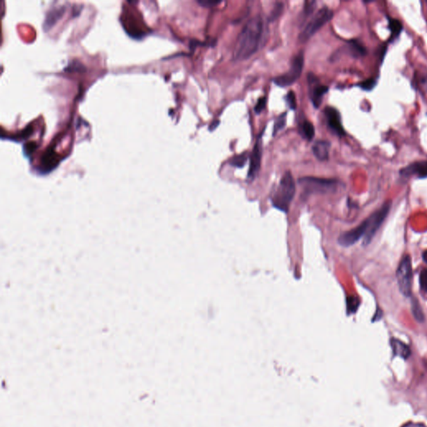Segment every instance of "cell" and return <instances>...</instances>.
Wrapping results in <instances>:
<instances>
[{"instance_id": "6da1fadb", "label": "cell", "mask_w": 427, "mask_h": 427, "mask_svg": "<svg viewBox=\"0 0 427 427\" xmlns=\"http://www.w3.org/2000/svg\"><path fill=\"white\" fill-rule=\"evenodd\" d=\"M265 34V22L261 16L256 15L247 22L239 35L234 50L236 61H245L259 50Z\"/></svg>"}, {"instance_id": "7a4b0ae2", "label": "cell", "mask_w": 427, "mask_h": 427, "mask_svg": "<svg viewBox=\"0 0 427 427\" xmlns=\"http://www.w3.org/2000/svg\"><path fill=\"white\" fill-rule=\"evenodd\" d=\"M296 194V183L292 174L287 171L282 176L280 183L271 197V202L274 207L278 210L287 213L290 209L291 202Z\"/></svg>"}, {"instance_id": "3957f363", "label": "cell", "mask_w": 427, "mask_h": 427, "mask_svg": "<svg viewBox=\"0 0 427 427\" xmlns=\"http://www.w3.org/2000/svg\"><path fill=\"white\" fill-rule=\"evenodd\" d=\"M299 183L308 194H326L338 189V181L330 179L304 177L300 179Z\"/></svg>"}, {"instance_id": "277c9868", "label": "cell", "mask_w": 427, "mask_h": 427, "mask_svg": "<svg viewBox=\"0 0 427 427\" xmlns=\"http://www.w3.org/2000/svg\"><path fill=\"white\" fill-rule=\"evenodd\" d=\"M333 18V11L325 6L320 8L309 20L306 26L303 29L299 36L302 42H306L318 30H320L325 24H327Z\"/></svg>"}, {"instance_id": "5b68a950", "label": "cell", "mask_w": 427, "mask_h": 427, "mask_svg": "<svg viewBox=\"0 0 427 427\" xmlns=\"http://www.w3.org/2000/svg\"><path fill=\"white\" fill-rule=\"evenodd\" d=\"M303 67H304V54L301 51L291 61L290 69L282 75L275 77L272 79L273 82L278 86H291L300 79L303 70Z\"/></svg>"}, {"instance_id": "8992f818", "label": "cell", "mask_w": 427, "mask_h": 427, "mask_svg": "<svg viewBox=\"0 0 427 427\" xmlns=\"http://www.w3.org/2000/svg\"><path fill=\"white\" fill-rule=\"evenodd\" d=\"M396 277L401 293L405 296H411L412 293V260L409 255L401 259L399 265Z\"/></svg>"}, {"instance_id": "52a82bcc", "label": "cell", "mask_w": 427, "mask_h": 427, "mask_svg": "<svg viewBox=\"0 0 427 427\" xmlns=\"http://www.w3.org/2000/svg\"><path fill=\"white\" fill-rule=\"evenodd\" d=\"M390 208H391V203H385L380 210L375 211L372 215H370L368 219H366L367 228L364 236L365 244H369L373 237L375 236L383 221L387 216L388 213L390 211Z\"/></svg>"}, {"instance_id": "ba28073f", "label": "cell", "mask_w": 427, "mask_h": 427, "mask_svg": "<svg viewBox=\"0 0 427 427\" xmlns=\"http://www.w3.org/2000/svg\"><path fill=\"white\" fill-rule=\"evenodd\" d=\"M308 83L309 86V98L314 108L318 109L322 102L324 95L329 90V88L325 85H321L319 83L317 77L312 73H309L308 74Z\"/></svg>"}, {"instance_id": "9c48e42d", "label": "cell", "mask_w": 427, "mask_h": 427, "mask_svg": "<svg viewBox=\"0 0 427 427\" xmlns=\"http://www.w3.org/2000/svg\"><path fill=\"white\" fill-rule=\"evenodd\" d=\"M326 121H327L328 127L334 134L342 137L346 135V131L344 129L343 125L341 123V115L338 110L335 108L327 106L324 110Z\"/></svg>"}, {"instance_id": "30bf717a", "label": "cell", "mask_w": 427, "mask_h": 427, "mask_svg": "<svg viewBox=\"0 0 427 427\" xmlns=\"http://www.w3.org/2000/svg\"><path fill=\"white\" fill-rule=\"evenodd\" d=\"M367 228L366 220L351 231H346L339 237V244L342 246L348 247L356 244L360 239L366 235Z\"/></svg>"}, {"instance_id": "8fae6325", "label": "cell", "mask_w": 427, "mask_h": 427, "mask_svg": "<svg viewBox=\"0 0 427 427\" xmlns=\"http://www.w3.org/2000/svg\"><path fill=\"white\" fill-rule=\"evenodd\" d=\"M261 157H262V142L259 136L249 156L250 163H249V171H248V179L249 181H253L259 173L260 165H261Z\"/></svg>"}, {"instance_id": "7c38bea8", "label": "cell", "mask_w": 427, "mask_h": 427, "mask_svg": "<svg viewBox=\"0 0 427 427\" xmlns=\"http://www.w3.org/2000/svg\"><path fill=\"white\" fill-rule=\"evenodd\" d=\"M400 175L405 177L417 176L418 178H427V160L415 162L406 166L400 171Z\"/></svg>"}, {"instance_id": "4fadbf2b", "label": "cell", "mask_w": 427, "mask_h": 427, "mask_svg": "<svg viewBox=\"0 0 427 427\" xmlns=\"http://www.w3.org/2000/svg\"><path fill=\"white\" fill-rule=\"evenodd\" d=\"M330 143L326 140H318L312 147V151L314 156L320 161H325L329 159Z\"/></svg>"}, {"instance_id": "5bb4252c", "label": "cell", "mask_w": 427, "mask_h": 427, "mask_svg": "<svg viewBox=\"0 0 427 427\" xmlns=\"http://www.w3.org/2000/svg\"><path fill=\"white\" fill-rule=\"evenodd\" d=\"M391 345L394 355L396 357L407 359L411 356V349L402 341H399L397 339H392Z\"/></svg>"}, {"instance_id": "9a60e30c", "label": "cell", "mask_w": 427, "mask_h": 427, "mask_svg": "<svg viewBox=\"0 0 427 427\" xmlns=\"http://www.w3.org/2000/svg\"><path fill=\"white\" fill-rule=\"evenodd\" d=\"M300 134L302 137L309 141H311L314 137V128L313 123L309 121H305L300 124Z\"/></svg>"}, {"instance_id": "2e32d148", "label": "cell", "mask_w": 427, "mask_h": 427, "mask_svg": "<svg viewBox=\"0 0 427 427\" xmlns=\"http://www.w3.org/2000/svg\"><path fill=\"white\" fill-rule=\"evenodd\" d=\"M348 44L349 50L351 51V55H353L356 58L362 57V56L366 55V48L359 41H357L356 40H351V41H349Z\"/></svg>"}, {"instance_id": "e0dca14e", "label": "cell", "mask_w": 427, "mask_h": 427, "mask_svg": "<svg viewBox=\"0 0 427 427\" xmlns=\"http://www.w3.org/2000/svg\"><path fill=\"white\" fill-rule=\"evenodd\" d=\"M388 28L391 30L392 40L398 38L403 29L401 21H399L396 18H389V17H388Z\"/></svg>"}, {"instance_id": "ac0fdd59", "label": "cell", "mask_w": 427, "mask_h": 427, "mask_svg": "<svg viewBox=\"0 0 427 427\" xmlns=\"http://www.w3.org/2000/svg\"><path fill=\"white\" fill-rule=\"evenodd\" d=\"M63 12H64V8H62L53 9L51 12H50L45 21V28L48 27V29H50L51 26H53V24H55L58 21L59 18H61Z\"/></svg>"}, {"instance_id": "d6986e66", "label": "cell", "mask_w": 427, "mask_h": 427, "mask_svg": "<svg viewBox=\"0 0 427 427\" xmlns=\"http://www.w3.org/2000/svg\"><path fill=\"white\" fill-rule=\"evenodd\" d=\"M247 160H248L247 153H242L241 155H236L235 157L232 158L230 160V165L236 168H242L246 164Z\"/></svg>"}, {"instance_id": "ffe728a7", "label": "cell", "mask_w": 427, "mask_h": 427, "mask_svg": "<svg viewBox=\"0 0 427 427\" xmlns=\"http://www.w3.org/2000/svg\"><path fill=\"white\" fill-rule=\"evenodd\" d=\"M287 122V113H282L281 116H278L275 121L274 124V130H273V135H275L278 132L281 131V129H283L286 125Z\"/></svg>"}, {"instance_id": "44dd1931", "label": "cell", "mask_w": 427, "mask_h": 427, "mask_svg": "<svg viewBox=\"0 0 427 427\" xmlns=\"http://www.w3.org/2000/svg\"><path fill=\"white\" fill-rule=\"evenodd\" d=\"M283 3H275V5L274 6L273 10L271 11V13H270V16H269L268 20L271 22L275 21V19H277V18L281 15V13H283Z\"/></svg>"}, {"instance_id": "7402d4cb", "label": "cell", "mask_w": 427, "mask_h": 427, "mask_svg": "<svg viewBox=\"0 0 427 427\" xmlns=\"http://www.w3.org/2000/svg\"><path fill=\"white\" fill-rule=\"evenodd\" d=\"M360 305L359 299L354 296H350L347 298V311L348 313H354L357 311Z\"/></svg>"}, {"instance_id": "603a6c76", "label": "cell", "mask_w": 427, "mask_h": 427, "mask_svg": "<svg viewBox=\"0 0 427 427\" xmlns=\"http://www.w3.org/2000/svg\"><path fill=\"white\" fill-rule=\"evenodd\" d=\"M376 84H377V80H376V79H369L358 84V86H359L361 89H363V90H366V91H370V90H372V89L375 88Z\"/></svg>"}, {"instance_id": "cb8c5ba5", "label": "cell", "mask_w": 427, "mask_h": 427, "mask_svg": "<svg viewBox=\"0 0 427 427\" xmlns=\"http://www.w3.org/2000/svg\"><path fill=\"white\" fill-rule=\"evenodd\" d=\"M412 310H413V314H414L415 317L417 320L422 321L424 320V314L422 313V308L416 300L412 302Z\"/></svg>"}, {"instance_id": "d4e9b609", "label": "cell", "mask_w": 427, "mask_h": 427, "mask_svg": "<svg viewBox=\"0 0 427 427\" xmlns=\"http://www.w3.org/2000/svg\"><path fill=\"white\" fill-rule=\"evenodd\" d=\"M286 103H287V105H288L289 108H290L291 110H296L297 105H296V95H295L294 91L288 92V94H287V95L286 96Z\"/></svg>"}, {"instance_id": "484cf974", "label": "cell", "mask_w": 427, "mask_h": 427, "mask_svg": "<svg viewBox=\"0 0 427 427\" xmlns=\"http://www.w3.org/2000/svg\"><path fill=\"white\" fill-rule=\"evenodd\" d=\"M267 104V98L261 97L259 98V100L257 101L256 105L254 106V112L257 115L261 113L263 110H265V106Z\"/></svg>"}, {"instance_id": "4316f807", "label": "cell", "mask_w": 427, "mask_h": 427, "mask_svg": "<svg viewBox=\"0 0 427 427\" xmlns=\"http://www.w3.org/2000/svg\"><path fill=\"white\" fill-rule=\"evenodd\" d=\"M221 3V0H198V3L205 8H212Z\"/></svg>"}, {"instance_id": "83f0119b", "label": "cell", "mask_w": 427, "mask_h": 427, "mask_svg": "<svg viewBox=\"0 0 427 427\" xmlns=\"http://www.w3.org/2000/svg\"><path fill=\"white\" fill-rule=\"evenodd\" d=\"M420 286L425 292H427V269L422 270L420 274Z\"/></svg>"}, {"instance_id": "f1b7e54d", "label": "cell", "mask_w": 427, "mask_h": 427, "mask_svg": "<svg viewBox=\"0 0 427 427\" xmlns=\"http://www.w3.org/2000/svg\"><path fill=\"white\" fill-rule=\"evenodd\" d=\"M314 4H315V2H314V1H312V2H306V3H305V5L304 8V18H306L307 16H309V14H311L312 12H313L314 9Z\"/></svg>"}, {"instance_id": "f546056e", "label": "cell", "mask_w": 427, "mask_h": 427, "mask_svg": "<svg viewBox=\"0 0 427 427\" xmlns=\"http://www.w3.org/2000/svg\"><path fill=\"white\" fill-rule=\"evenodd\" d=\"M219 124H220V121H213L212 123H210V127H209V130H210V131H214L215 128H217L218 126H219Z\"/></svg>"}, {"instance_id": "4dcf8cb0", "label": "cell", "mask_w": 427, "mask_h": 427, "mask_svg": "<svg viewBox=\"0 0 427 427\" xmlns=\"http://www.w3.org/2000/svg\"><path fill=\"white\" fill-rule=\"evenodd\" d=\"M422 258H423V260H424L425 262L427 264V250L423 253V254H422Z\"/></svg>"}, {"instance_id": "1f68e13d", "label": "cell", "mask_w": 427, "mask_h": 427, "mask_svg": "<svg viewBox=\"0 0 427 427\" xmlns=\"http://www.w3.org/2000/svg\"><path fill=\"white\" fill-rule=\"evenodd\" d=\"M426 427V426H424V425L419 424V423H418V424H413V425H412V426H411V427Z\"/></svg>"}]
</instances>
